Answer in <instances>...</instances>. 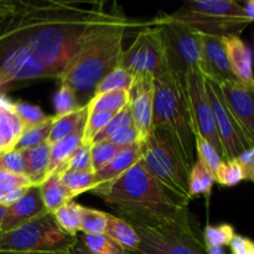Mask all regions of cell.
<instances>
[{
	"instance_id": "1",
	"label": "cell",
	"mask_w": 254,
	"mask_h": 254,
	"mask_svg": "<svg viewBox=\"0 0 254 254\" xmlns=\"http://www.w3.org/2000/svg\"><path fill=\"white\" fill-rule=\"evenodd\" d=\"M15 5L14 14L2 22L0 42L24 45L55 79L82 41L119 11L107 9L106 1L32 0Z\"/></svg>"
},
{
	"instance_id": "2",
	"label": "cell",
	"mask_w": 254,
	"mask_h": 254,
	"mask_svg": "<svg viewBox=\"0 0 254 254\" xmlns=\"http://www.w3.org/2000/svg\"><path fill=\"white\" fill-rule=\"evenodd\" d=\"M101 198L131 225L202 241L197 217L189 208L190 201L161 185L141 161L129 169Z\"/></svg>"
},
{
	"instance_id": "3",
	"label": "cell",
	"mask_w": 254,
	"mask_h": 254,
	"mask_svg": "<svg viewBox=\"0 0 254 254\" xmlns=\"http://www.w3.org/2000/svg\"><path fill=\"white\" fill-rule=\"evenodd\" d=\"M149 25L151 20L130 19L119 10L82 41L59 77L60 83L74 93L79 108L86 107L93 98L104 77L119 67L127 35L130 31L138 32Z\"/></svg>"
},
{
	"instance_id": "4",
	"label": "cell",
	"mask_w": 254,
	"mask_h": 254,
	"mask_svg": "<svg viewBox=\"0 0 254 254\" xmlns=\"http://www.w3.org/2000/svg\"><path fill=\"white\" fill-rule=\"evenodd\" d=\"M153 127L165 129L175 138L192 168L196 161L195 133L185 83L170 68L154 78Z\"/></svg>"
},
{
	"instance_id": "5",
	"label": "cell",
	"mask_w": 254,
	"mask_h": 254,
	"mask_svg": "<svg viewBox=\"0 0 254 254\" xmlns=\"http://www.w3.org/2000/svg\"><path fill=\"white\" fill-rule=\"evenodd\" d=\"M140 144V161L148 173L171 192L191 201L189 195L191 166L175 138L165 129L153 127Z\"/></svg>"
},
{
	"instance_id": "6",
	"label": "cell",
	"mask_w": 254,
	"mask_h": 254,
	"mask_svg": "<svg viewBox=\"0 0 254 254\" xmlns=\"http://www.w3.org/2000/svg\"><path fill=\"white\" fill-rule=\"evenodd\" d=\"M169 19L186 25L190 29L212 36H240L253 22L245 7L235 0H188Z\"/></svg>"
},
{
	"instance_id": "7",
	"label": "cell",
	"mask_w": 254,
	"mask_h": 254,
	"mask_svg": "<svg viewBox=\"0 0 254 254\" xmlns=\"http://www.w3.org/2000/svg\"><path fill=\"white\" fill-rule=\"evenodd\" d=\"M78 237L67 235L59 227L54 215L37 217L15 230L0 233L1 252L68 253Z\"/></svg>"
},
{
	"instance_id": "8",
	"label": "cell",
	"mask_w": 254,
	"mask_h": 254,
	"mask_svg": "<svg viewBox=\"0 0 254 254\" xmlns=\"http://www.w3.org/2000/svg\"><path fill=\"white\" fill-rule=\"evenodd\" d=\"M153 24L160 27L171 71L184 83L190 71H200L205 76L206 64L201 49L200 32L169 19L168 15L155 17Z\"/></svg>"
},
{
	"instance_id": "9",
	"label": "cell",
	"mask_w": 254,
	"mask_h": 254,
	"mask_svg": "<svg viewBox=\"0 0 254 254\" xmlns=\"http://www.w3.org/2000/svg\"><path fill=\"white\" fill-rule=\"evenodd\" d=\"M119 67L133 76L150 73L154 78L169 69L165 44L160 27L153 24L139 30L130 46L124 50Z\"/></svg>"
},
{
	"instance_id": "10",
	"label": "cell",
	"mask_w": 254,
	"mask_h": 254,
	"mask_svg": "<svg viewBox=\"0 0 254 254\" xmlns=\"http://www.w3.org/2000/svg\"><path fill=\"white\" fill-rule=\"evenodd\" d=\"M185 91L195 135L207 140L222 156L223 151L216 130L212 109L206 92V78L200 71H190L185 77Z\"/></svg>"
},
{
	"instance_id": "11",
	"label": "cell",
	"mask_w": 254,
	"mask_h": 254,
	"mask_svg": "<svg viewBox=\"0 0 254 254\" xmlns=\"http://www.w3.org/2000/svg\"><path fill=\"white\" fill-rule=\"evenodd\" d=\"M206 92L212 109L216 130L223 151V160H236L248 148H252L223 102L217 83L206 79Z\"/></svg>"
},
{
	"instance_id": "12",
	"label": "cell",
	"mask_w": 254,
	"mask_h": 254,
	"mask_svg": "<svg viewBox=\"0 0 254 254\" xmlns=\"http://www.w3.org/2000/svg\"><path fill=\"white\" fill-rule=\"evenodd\" d=\"M131 225V223H130ZM140 237L139 254H207L202 241L168 232L131 225Z\"/></svg>"
},
{
	"instance_id": "13",
	"label": "cell",
	"mask_w": 254,
	"mask_h": 254,
	"mask_svg": "<svg viewBox=\"0 0 254 254\" xmlns=\"http://www.w3.org/2000/svg\"><path fill=\"white\" fill-rule=\"evenodd\" d=\"M223 102L254 148V84L230 81L218 84Z\"/></svg>"
},
{
	"instance_id": "14",
	"label": "cell",
	"mask_w": 254,
	"mask_h": 254,
	"mask_svg": "<svg viewBox=\"0 0 254 254\" xmlns=\"http://www.w3.org/2000/svg\"><path fill=\"white\" fill-rule=\"evenodd\" d=\"M128 107L130 109L134 127L143 143L153 128L154 107V76L150 73H139L133 77L129 88Z\"/></svg>"
},
{
	"instance_id": "15",
	"label": "cell",
	"mask_w": 254,
	"mask_h": 254,
	"mask_svg": "<svg viewBox=\"0 0 254 254\" xmlns=\"http://www.w3.org/2000/svg\"><path fill=\"white\" fill-rule=\"evenodd\" d=\"M46 213L49 212L42 201L40 186L31 185L21 198L6 207L0 225V233L15 230Z\"/></svg>"
},
{
	"instance_id": "16",
	"label": "cell",
	"mask_w": 254,
	"mask_h": 254,
	"mask_svg": "<svg viewBox=\"0 0 254 254\" xmlns=\"http://www.w3.org/2000/svg\"><path fill=\"white\" fill-rule=\"evenodd\" d=\"M141 159V144L134 143L127 146L116 158L107 163L103 168L94 171V184L91 192L101 197L109 190L116 181H118L129 169L133 168Z\"/></svg>"
},
{
	"instance_id": "17",
	"label": "cell",
	"mask_w": 254,
	"mask_h": 254,
	"mask_svg": "<svg viewBox=\"0 0 254 254\" xmlns=\"http://www.w3.org/2000/svg\"><path fill=\"white\" fill-rule=\"evenodd\" d=\"M201 49L206 64L205 78L221 84L223 82L236 81L226 54L222 37L200 34Z\"/></svg>"
},
{
	"instance_id": "18",
	"label": "cell",
	"mask_w": 254,
	"mask_h": 254,
	"mask_svg": "<svg viewBox=\"0 0 254 254\" xmlns=\"http://www.w3.org/2000/svg\"><path fill=\"white\" fill-rule=\"evenodd\" d=\"M231 71L238 82L248 86L254 84L253 54L247 44L238 35L222 37Z\"/></svg>"
},
{
	"instance_id": "19",
	"label": "cell",
	"mask_w": 254,
	"mask_h": 254,
	"mask_svg": "<svg viewBox=\"0 0 254 254\" xmlns=\"http://www.w3.org/2000/svg\"><path fill=\"white\" fill-rule=\"evenodd\" d=\"M50 154H51V145L47 141L41 145L22 151L25 165L24 175L31 185L40 186L49 176Z\"/></svg>"
},
{
	"instance_id": "20",
	"label": "cell",
	"mask_w": 254,
	"mask_h": 254,
	"mask_svg": "<svg viewBox=\"0 0 254 254\" xmlns=\"http://www.w3.org/2000/svg\"><path fill=\"white\" fill-rule=\"evenodd\" d=\"M24 130V126L14 111V102L0 94V136L6 144L7 151L15 148Z\"/></svg>"
},
{
	"instance_id": "21",
	"label": "cell",
	"mask_w": 254,
	"mask_h": 254,
	"mask_svg": "<svg viewBox=\"0 0 254 254\" xmlns=\"http://www.w3.org/2000/svg\"><path fill=\"white\" fill-rule=\"evenodd\" d=\"M104 235L112 238L114 242L118 243L124 251L129 253H135L140 245V237L135 228L128 221L123 220L119 216L108 213V222H107Z\"/></svg>"
},
{
	"instance_id": "22",
	"label": "cell",
	"mask_w": 254,
	"mask_h": 254,
	"mask_svg": "<svg viewBox=\"0 0 254 254\" xmlns=\"http://www.w3.org/2000/svg\"><path fill=\"white\" fill-rule=\"evenodd\" d=\"M40 190L45 207L51 215H54L62 205L72 200L61 180V171L50 174L46 180L40 185Z\"/></svg>"
},
{
	"instance_id": "23",
	"label": "cell",
	"mask_w": 254,
	"mask_h": 254,
	"mask_svg": "<svg viewBox=\"0 0 254 254\" xmlns=\"http://www.w3.org/2000/svg\"><path fill=\"white\" fill-rule=\"evenodd\" d=\"M83 130L84 127H82V128L77 129L74 133H72L71 135L61 139L54 145H51L49 175L55 171H61L68 161V159L72 156V154L79 148L81 144H83Z\"/></svg>"
},
{
	"instance_id": "24",
	"label": "cell",
	"mask_w": 254,
	"mask_h": 254,
	"mask_svg": "<svg viewBox=\"0 0 254 254\" xmlns=\"http://www.w3.org/2000/svg\"><path fill=\"white\" fill-rule=\"evenodd\" d=\"M87 116H88V108L86 106L76 109L74 112H71L66 116L55 117L51 131H50V135L47 138V143L50 145H54L55 143H57L61 139L71 135L77 129L86 126Z\"/></svg>"
},
{
	"instance_id": "25",
	"label": "cell",
	"mask_w": 254,
	"mask_h": 254,
	"mask_svg": "<svg viewBox=\"0 0 254 254\" xmlns=\"http://www.w3.org/2000/svg\"><path fill=\"white\" fill-rule=\"evenodd\" d=\"M129 91L126 89H114L96 94L87 104L88 112H111L118 113L128 106Z\"/></svg>"
},
{
	"instance_id": "26",
	"label": "cell",
	"mask_w": 254,
	"mask_h": 254,
	"mask_svg": "<svg viewBox=\"0 0 254 254\" xmlns=\"http://www.w3.org/2000/svg\"><path fill=\"white\" fill-rule=\"evenodd\" d=\"M82 211H83V206L71 200L62 205L54 213V218L64 232L77 237L78 232H81Z\"/></svg>"
},
{
	"instance_id": "27",
	"label": "cell",
	"mask_w": 254,
	"mask_h": 254,
	"mask_svg": "<svg viewBox=\"0 0 254 254\" xmlns=\"http://www.w3.org/2000/svg\"><path fill=\"white\" fill-rule=\"evenodd\" d=\"M213 184H215V178L196 159L190 170V178H189V195L191 200L200 195L205 196L207 201L210 200Z\"/></svg>"
},
{
	"instance_id": "28",
	"label": "cell",
	"mask_w": 254,
	"mask_h": 254,
	"mask_svg": "<svg viewBox=\"0 0 254 254\" xmlns=\"http://www.w3.org/2000/svg\"><path fill=\"white\" fill-rule=\"evenodd\" d=\"M235 236V227L230 223L207 225L202 230V242L206 251L212 248H222L225 246H230Z\"/></svg>"
},
{
	"instance_id": "29",
	"label": "cell",
	"mask_w": 254,
	"mask_h": 254,
	"mask_svg": "<svg viewBox=\"0 0 254 254\" xmlns=\"http://www.w3.org/2000/svg\"><path fill=\"white\" fill-rule=\"evenodd\" d=\"M61 180L73 200L81 193L92 191L94 184V176L91 171H61Z\"/></svg>"
},
{
	"instance_id": "30",
	"label": "cell",
	"mask_w": 254,
	"mask_h": 254,
	"mask_svg": "<svg viewBox=\"0 0 254 254\" xmlns=\"http://www.w3.org/2000/svg\"><path fill=\"white\" fill-rule=\"evenodd\" d=\"M54 121L55 116L51 117L47 122H45L44 124L25 129L24 133L21 134L19 141H17L16 145H15V148L12 150L24 151L27 150V149L35 148V146L46 143L47 138L50 135V131H51V127Z\"/></svg>"
},
{
	"instance_id": "31",
	"label": "cell",
	"mask_w": 254,
	"mask_h": 254,
	"mask_svg": "<svg viewBox=\"0 0 254 254\" xmlns=\"http://www.w3.org/2000/svg\"><path fill=\"white\" fill-rule=\"evenodd\" d=\"M86 250L91 254H129L118 243L107 235H83L78 236Z\"/></svg>"
},
{
	"instance_id": "32",
	"label": "cell",
	"mask_w": 254,
	"mask_h": 254,
	"mask_svg": "<svg viewBox=\"0 0 254 254\" xmlns=\"http://www.w3.org/2000/svg\"><path fill=\"white\" fill-rule=\"evenodd\" d=\"M107 222L108 213L83 206L81 222V232H83V235H104Z\"/></svg>"
},
{
	"instance_id": "33",
	"label": "cell",
	"mask_w": 254,
	"mask_h": 254,
	"mask_svg": "<svg viewBox=\"0 0 254 254\" xmlns=\"http://www.w3.org/2000/svg\"><path fill=\"white\" fill-rule=\"evenodd\" d=\"M133 74L127 71V69L122 68V67H117L111 73L107 74L103 78V81L98 84L94 96L104 93V92L114 91V89H126V91H129L131 82H133Z\"/></svg>"
},
{
	"instance_id": "34",
	"label": "cell",
	"mask_w": 254,
	"mask_h": 254,
	"mask_svg": "<svg viewBox=\"0 0 254 254\" xmlns=\"http://www.w3.org/2000/svg\"><path fill=\"white\" fill-rule=\"evenodd\" d=\"M195 146H196V155L197 160L207 169L208 173L215 178L216 170L221 161L223 160L222 156L217 153L215 148L208 143L207 140L202 139L201 136L195 135Z\"/></svg>"
},
{
	"instance_id": "35",
	"label": "cell",
	"mask_w": 254,
	"mask_h": 254,
	"mask_svg": "<svg viewBox=\"0 0 254 254\" xmlns=\"http://www.w3.org/2000/svg\"><path fill=\"white\" fill-rule=\"evenodd\" d=\"M127 146H118L116 144L111 143L108 140L99 141V143H94L91 145V159H92V166H93L94 171L99 170L103 168L107 163L116 158L121 151H123Z\"/></svg>"
},
{
	"instance_id": "36",
	"label": "cell",
	"mask_w": 254,
	"mask_h": 254,
	"mask_svg": "<svg viewBox=\"0 0 254 254\" xmlns=\"http://www.w3.org/2000/svg\"><path fill=\"white\" fill-rule=\"evenodd\" d=\"M245 180L243 171L237 160H222L215 174V183L226 188H233Z\"/></svg>"
},
{
	"instance_id": "37",
	"label": "cell",
	"mask_w": 254,
	"mask_h": 254,
	"mask_svg": "<svg viewBox=\"0 0 254 254\" xmlns=\"http://www.w3.org/2000/svg\"><path fill=\"white\" fill-rule=\"evenodd\" d=\"M14 111L21 121L25 129L40 126L49 121L52 116H46L41 108L25 102H14Z\"/></svg>"
},
{
	"instance_id": "38",
	"label": "cell",
	"mask_w": 254,
	"mask_h": 254,
	"mask_svg": "<svg viewBox=\"0 0 254 254\" xmlns=\"http://www.w3.org/2000/svg\"><path fill=\"white\" fill-rule=\"evenodd\" d=\"M116 114L117 113H111V112H88L83 130V144L91 145L94 136L102 129L106 128L107 124L113 119Z\"/></svg>"
},
{
	"instance_id": "39",
	"label": "cell",
	"mask_w": 254,
	"mask_h": 254,
	"mask_svg": "<svg viewBox=\"0 0 254 254\" xmlns=\"http://www.w3.org/2000/svg\"><path fill=\"white\" fill-rule=\"evenodd\" d=\"M131 126H134L133 118H131L130 109H129V107L127 106L126 108L122 109L121 112H118V113L113 117V119L107 124L106 128L102 129V130L94 136V139L92 140V144L107 140L112 134L116 133V131L119 130L121 128H124V127H131Z\"/></svg>"
},
{
	"instance_id": "40",
	"label": "cell",
	"mask_w": 254,
	"mask_h": 254,
	"mask_svg": "<svg viewBox=\"0 0 254 254\" xmlns=\"http://www.w3.org/2000/svg\"><path fill=\"white\" fill-rule=\"evenodd\" d=\"M64 170L91 171V173H93L91 159V145L81 144L79 148L72 154V156L68 159V161H67L66 165L61 171Z\"/></svg>"
},
{
	"instance_id": "41",
	"label": "cell",
	"mask_w": 254,
	"mask_h": 254,
	"mask_svg": "<svg viewBox=\"0 0 254 254\" xmlns=\"http://www.w3.org/2000/svg\"><path fill=\"white\" fill-rule=\"evenodd\" d=\"M54 104L55 109H56V116L55 117L66 116V114L79 108L74 93L64 84L60 86V89L57 91L56 96H55Z\"/></svg>"
},
{
	"instance_id": "42",
	"label": "cell",
	"mask_w": 254,
	"mask_h": 254,
	"mask_svg": "<svg viewBox=\"0 0 254 254\" xmlns=\"http://www.w3.org/2000/svg\"><path fill=\"white\" fill-rule=\"evenodd\" d=\"M24 156L22 151L9 150L0 153V170L24 175Z\"/></svg>"
},
{
	"instance_id": "43",
	"label": "cell",
	"mask_w": 254,
	"mask_h": 254,
	"mask_svg": "<svg viewBox=\"0 0 254 254\" xmlns=\"http://www.w3.org/2000/svg\"><path fill=\"white\" fill-rule=\"evenodd\" d=\"M107 140L118 146H129L134 143H140V140H139V134L134 126L121 128L116 133L112 134Z\"/></svg>"
},
{
	"instance_id": "44",
	"label": "cell",
	"mask_w": 254,
	"mask_h": 254,
	"mask_svg": "<svg viewBox=\"0 0 254 254\" xmlns=\"http://www.w3.org/2000/svg\"><path fill=\"white\" fill-rule=\"evenodd\" d=\"M236 160L242 169L245 180L254 184V148H248Z\"/></svg>"
},
{
	"instance_id": "45",
	"label": "cell",
	"mask_w": 254,
	"mask_h": 254,
	"mask_svg": "<svg viewBox=\"0 0 254 254\" xmlns=\"http://www.w3.org/2000/svg\"><path fill=\"white\" fill-rule=\"evenodd\" d=\"M230 248L232 254H252L254 253V241L236 233L231 241Z\"/></svg>"
},
{
	"instance_id": "46",
	"label": "cell",
	"mask_w": 254,
	"mask_h": 254,
	"mask_svg": "<svg viewBox=\"0 0 254 254\" xmlns=\"http://www.w3.org/2000/svg\"><path fill=\"white\" fill-rule=\"evenodd\" d=\"M0 185H11L17 188H29L31 186L30 181L25 175H17V174L6 173L0 170Z\"/></svg>"
},
{
	"instance_id": "47",
	"label": "cell",
	"mask_w": 254,
	"mask_h": 254,
	"mask_svg": "<svg viewBox=\"0 0 254 254\" xmlns=\"http://www.w3.org/2000/svg\"><path fill=\"white\" fill-rule=\"evenodd\" d=\"M15 1H7V0H0V25L6 21L15 11Z\"/></svg>"
},
{
	"instance_id": "48",
	"label": "cell",
	"mask_w": 254,
	"mask_h": 254,
	"mask_svg": "<svg viewBox=\"0 0 254 254\" xmlns=\"http://www.w3.org/2000/svg\"><path fill=\"white\" fill-rule=\"evenodd\" d=\"M77 237H78V236H77ZM67 254H91V253L86 250V247L83 246V243H82L78 238L76 242V245L73 246V248H72V250L69 251ZM129 254H139V253H129Z\"/></svg>"
},
{
	"instance_id": "49",
	"label": "cell",
	"mask_w": 254,
	"mask_h": 254,
	"mask_svg": "<svg viewBox=\"0 0 254 254\" xmlns=\"http://www.w3.org/2000/svg\"><path fill=\"white\" fill-rule=\"evenodd\" d=\"M245 7V11L247 14V16L250 17L252 21H254V0H248L247 2L242 4Z\"/></svg>"
},
{
	"instance_id": "50",
	"label": "cell",
	"mask_w": 254,
	"mask_h": 254,
	"mask_svg": "<svg viewBox=\"0 0 254 254\" xmlns=\"http://www.w3.org/2000/svg\"><path fill=\"white\" fill-rule=\"evenodd\" d=\"M0 254H67V253H50V252H1Z\"/></svg>"
},
{
	"instance_id": "51",
	"label": "cell",
	"mask_w": 254,
	"mask_h": 254,
	"mask_svg": "<svg viewBox=\"0 0 254 254\" xmlns=\"http://www.w3.org/2000/svg\"><path fill=\"white\" fill-rule=\"evenodd\" d=\"M207 254H226L223 248H212V250H207Z\"/></svg>"
},
{
	"instance_id": "52",
	"label": "cell",
	"mask_w": 254,
	"mask_h": 254,
	"mask_svg": "<svg viewBox=\"0 0 254 254\" xmlns=\"http://www.w3.org/2000/svg\"><path fill=\"white\" fill-rule=\"evenodd\" d=\"M4 151H7L6 144H5V141L2 140V138L0 136V153H4Z\"/></svg>"
},
{
	"instance_id": "53",
	"label": "cell",
	"mask_w": 254,
	"mask_h": 254,
	"mask_svg": "<svg viewBox=\"0 0 254 254\" xmlns=\"http://www.w3.org/2000/svg\"><path fill=\"white\" fill-rule=\"evenodd\" d=\"M5 210H6V207H4V206L0 205V225H1V221H2V217H4Z\"/></svg>"
},
{
	"instance_id": "54",
	"label": "cell",
	"mask_w": 254,
	"mask_h": 254,
	"mask_svg": "<svg viewBox=\"0 0 254 254\" xmlns=\"http://www.w3.org/2000/svg\"><path fill=\"white\" fill-rule=\"evenodd\" d=\"M252 254H254V253H252Z\"/></svg>"
}]
</instances>
